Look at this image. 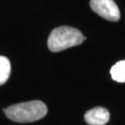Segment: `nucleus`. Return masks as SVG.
Here are the masks:
<instances>
[{"label":"nucleus","mask_w":125,"mask_h":125,"mask_svg":"<svg viewBox=\"0 0 125 125\" xmlns=\"http://www.w3.org/2000/svg\"><path fill=\"white\" fill-rule=\"evenodd\" d=\"M6 116L17 123H31L43 118L47 114V106L39 100L21 102L4 108Z\"/></svg>","instance_id":"1"},{"label":"nucleus","mask_w":125,"mask_h":125,"mask_svg":"<svg viewBox=\"0 0 125 125\" xmlns=\"http://www.w3.org/2000/svg\"><path fill=\"white\" fill-rule=\"evenodd\" d=\"M85 39L86 37L77 29L70 26H60L51 31L47 46L51 51L59 52L81 45Z\"/></svg>","instance_id":"2"},{"label":"nucleus","mask_w":125,"mask_h":125,"mask_svg":"<svg viewBox=\"0 0 125 125\" xmlns=\"http://www.w3.org/2000/svg\"><path fill=\"white\" fill-rule=\"evenodd\" d=\"M90 7L107 21H118L120 19V11L114 0H90Z\"/></svg>","instance_id":"3"},{"label":"nucleus","mask_w":125,"mask_h":125,"mask_svg":"<svg viewBox=\"0 0 125 125\" xmlns=\"http://www.w3.org/2000/svg\"><path fill=\"white\" fill-rule=\"evenodd\" d=\"M110 119L108 110L102 106H97L89 110L84 114V121L89 125H104Z\"/></svg>","instance_id":"4"},{"label":"nucleus","mask_w":125,"mask_h":125,"mask_svg":"<svg viewBox=\"0 0 125 125\" xmlns=\"http://www.w3.org/2000/svg\"><path fill=\"white\" fill-rule=\"evenodd\" d=\"M111 75L114 81L124 83L125 82V60L116 62L111 69Z\"/></svg>","instance_id":"5"},{"label":"nucleus","mask_w":125,"mask_h":125,"mask_svg":"<svg viewBox=\"0 0 125 125\" xmlns=\"http://www.w3.org/2000/svg\"><path fill=\"white\" fill-rule=\"evenodd\" d=\"M11 74V63L5 56H0V85L6 83Z\"/></svg>","instance_id":"6"}]
</instances>
